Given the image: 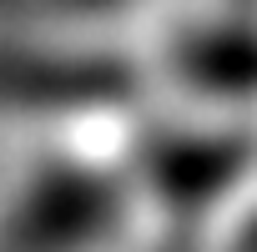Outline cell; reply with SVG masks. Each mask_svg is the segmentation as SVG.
<instances>
[{"label": "cell", "mask_w": 257, "mask_h": 252, "mask_svg": "<svg viewBox=\"0 0 257 252\" xmlns=\"http://www.w3.org/2000/svg\"><path fill=\"white\" fill-rule=\"evenodd\" d=\"M142 96V71L116 51H61L0 36V111L11 116H96Z\"/></svg>", "instance_id": "cell-3"}, {"label": "cell", "mask_w": 257, "mask_h": 252, "mask_svg": "<svg viewBox=\"0 0 257 252\" xmlns=\"http://www.w3.org/2000/svg\"><path fill=\"white\" fill-rule=\"evenodd\" d=\"M132 187L81 157H46L0 217V252H96L121 237Z\"/></svg>", "instance_id": "cell-1"}, {"label": "cell", "mask_w": 257, "mask_h": 252, "mask_svg": "<svg viewBox=\"0 0 257 252\" xmlns=\"http://www.w3.org/2000/svg\"><path fill=\"white\" fill-rule=\"evenodd\" d=\"M227 252H257V212H247L242 217V227H237V237H232V247Z\"/></svg>", "instance_id": "cell-5"}, {"label": "cell", "mask_w": 257, "mask_h": 252, "mask_svg": "<svg viewBox=\"0 0 257 252\" xmlns=\"http://www.w3.org/2000/svg\"><path fill=\"white\" fill-rule=\"evenodd\" d=\"M61 6H66V11H111L116 0H61Z\"/></svg>", "instance_id": "cell-6"}, {"label": "cell", "mask_w": 257, "mask_h": 252, "mask_svg": "<svg viewBox=\"0 0 257 252\" xmlns=\"http://www.w3.org/2000/svg\"><path fill=\"white\" fill-rule=\"evenodd\" d=\"M172 81L207 106H257V21H187L167 41Z\"/></svg>", "instance_id": "cell-4"}, {"label": "cell", "mask_w": 257, "mask_h": 252, "mask_svg": "<svg viewBox=\"0 0 257 252\" xmlns=\"http://www.w3.org/2000/svg\"><path fill=\"white\" fill-rule=\"evenodd\" d=\"M252 167H257V137L242 126L162 121L132 142V177L182 227H197V217L227 202Z\"/></svg>", "instance_id": "cell-2"}]
</instances>
